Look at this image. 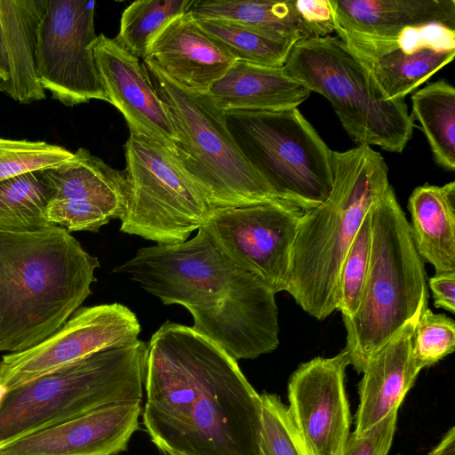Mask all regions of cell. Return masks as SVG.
Returning <instances> with one entry per match:
<instances>
[{"label": "cell", "instance_id": "obj_25", "mask_svg": "<svg viewBox=\"0 0 455 455\" xmlns=\"http://www.w3.org/2000/svg\"><path fill=\"white\" fill-rule=\"evenodd\" d=\"M411 233L421 259L435 274L455 271V182L417 187L408 200Z\"/></svg>", "mask_w": 455, "mask_h": 455}, {"label": "cell", "instance_id": "obj_17", "mask_svg": "<svg viewBox=\"0 0 455 455\" xmlns=\"http://www.w3.org/2000/svg\"><path fill=\"white\" fill-rule=\"evenodd\" d=\"M141 401L106 405L18 439L0 455H116L140 429Z\"/></svg>", "mask_w": 455, "mask_h": 455}, {"label": "cell", "instance_id": "obj_6", "mask_svg": "<svg viewBox=\"0 0 455 455\" xmlns=\"http://www.w3.org/2000/svg\"><path fill=\"white\" fill-rule=\"evenodd\" d=\"M147 344L96 353L15 388L0 387V450L98 408L143 396Z\"/></svg>", "mask_w": 455, "mask_h": 455}, {"label": "cell", "instance_id": "obj_26", "mask_svg": "<svg viewBox=\"0 0 455 455\" xmlns=\"http://www.w3.org/2000/svg\"><path fill=\"white\" fill-rule=\"evenodd\" d=\"M412 118L419 120L435 162L455 170V89L441 79L411 95Z\"/></svg>", "mask_w": 455, "mask_h": 455}, {"label": "cell", "instance_id": "obj_34", "mask_svg": "<svg viewBox=\"0 0 455 455\" xmlns=\"http://www.w3.org/2000/svg\"><path fill=\"white\" fill-rule=\"evenodd\" d=\"M45 217L48 222L62 227L69 233L98 232L111 220L98 205L72 199H51L46 207Z\"/></svg>", "mask_w": 455, "mask_h": 455}, {"label": "cell", "instance_id": "obj_21", "mask_svg": "<svg viewBox=\"0 0 455 455\" xmlns=\"http://www.w3.org/2000/svg\"><path fill=\"white\" fill-rule=\"evenodd\" d=\"M333 28L389 37L408 28L441 24L455 29V0H328Z\"/></svg>", "mask_w": 455, "mask_h": 455}, {"label": "cell", "instance_id": "obj_22", "mask_svg": "<svg viewBox=\"0 0 455 455\" xmlns=\"http://www.w3.org/2000/svg\"><path fill=\"white\" fill-rule=\"evenodd\" d=\"M48 0H0V28L8 78L1 92L28 104L46 98L36 68L38 33Z\"/></svg>", "mask_w": 455, "mask_h": 455}, {"label": "cell", "instance_id": "obj_29", "mask_svg": "<svg viewBox=\"0 0 455 455\" xmlns=\"http://www.w3.org/2000/svg\"><path fill=\"white\" fill-rule=\"evenodd\" d=\"M195 19V18H194ZM235 60L282 68L295 43L277 41L231 21L195 19Z\"/></svg>", "mask_w": 455, "mask_h": 455}, {"label": "cell", "instance_id": "obj_39", "mask_svg": "<svg viewBox=\"0 0 455 455\" xmlns=\"http://www.w3.org/2000/svg\"><path fill=\"white\" fill-rule=\"evenodd\" d=\"M1 82H2V80H1V78H0V84H1ZM0 92H1V87H0Z\"/></svg>", "mask_w": 455, "mask_h": 455}, {"label": "cell", "instance_id": "obj_15", "mask_svg": "<svg viewBox=\"0 0 455 455\" xmlns=\"http://www.w3.org/2000/svg\"><path fill=\"white\" fill-rule=\"evenodd\" d=\"M349 364L343 349L334 356H318L299 364L290 377L287 407L313 455H342L351 434L345 390Z\"/></svg>", "mask_w": 455, "mask_h": 455}, {"label": "cell", "instance_id": "obj_32", "mask_svg": "<svg viewBox=\"0 0 455 455\" xmlns=\"http://www.w3.org/2000/svg\"><path fill=\"white\" fill-rule=\"evenodd\" d=\"M73 156L65 148L45 141L0 138V182L60 164Z\"/></svg>", "mask_w": 455, "mask_h": 455}, {"label": "cell", "instance_id": "obj_9", "mask_svg": "<svg viewBox=\"0 0 455 455\" xmlns=\"http://www.w3.org/2000/svg\"><path fill=\"white\" fill-rule=\"evenodd\" d=\"M225 119L241 152L283 201L307 211L326 200L331 150L297 108L228 111Z\"/></svg>", "mask_w": 455, "mask_h": 455}, {"label": "cell", "instance_id": "obj_3", "mask_svg": "<svg viewBox=\"0 0 455 455\" xmlns=\"http://www.w3.org/2000/svg\"><path fill=\"white\" fill-rule=\"evenodd\" d=\"M98 259L64 228L0 229V352L57 331L92 294Z\"/></svg>", "mask_w": 455, "mask_h": 455}, {"label": "cell", "instance_id": "obj_24", "mask_svg": "<svg viewBox=\"0 0 455 455\" xmlns=\"http://www.w3.org/2000/svg\"><path fill=\"white\" fill-rule=\"evenodd\" d=\"M51 192V199L90 202L111 220L121 219L128 202L125 172L80 148L71 159L39 171Z\"/></svg>", "mask_w": 455, "mask_h": 455}, {"label": "cell", "instance_id": "obj_27", "mask_svg": "<svg viewBox=\"0 0 455 455\" xmlns=\"http://www.w3.org/2000/svg\"><path fill=\"white\" fill-rule=\"evenodd\" d=\"M51 192L40 172L0 182V229L34 231L52 226L45 217Z\"/></svg>", "mask_w": 455, "mask_h": 455}, {"label": "cell", "instance_id": "obj_33", "mask_svg": "<svg viewBox=\"0 0 455 455\" xmlns=\"http://www.w3.org/2000/svg\"><path fill=\"white\" fill-rule=\"evenodd\" d=\"M455 348V322L444 314H435L426 307L413 332L411 360L419 372L451 354Z\"/></svg>", "mask_w": 455, "mask_h": 455}, {"label": "cell", "instance_id": "obj_35", "mask_svg": "<svg viewBox=\"0 0 455 455\" xmlns=\"http://www.w3.org/2000/svg\"><path fill=\"white\" fill-rule=\"evenodd\" d=\"M398 410L363 435L351 433L342 455H387L396 428Z\"/></svg>", "mask_w": 455, "mask_h": 455}, {"label": "cell", "instance_id": "obj_8", "mask_svg": "<svg viewBox=\"0 0 455 455\" xmlns=\"http://www.w3.org/2000/svg\"><path fill=\"white\" fill-rule=\"evenodd\" d=\"M286 75L326 98L358 145L401 153L415 126L404 100H388L360 60L337 36L296 42L283 66Z\"/></svg>", "mask_w": 455, "mask_h": 455}, {"label": "cell", "instance_id": "obj_14", "mask_svg": "<svg viewBox=\"0 0 455 455\" xmlns=\"http://www.w3.org/2000/svg\"><path fill=\"white\" fill-rule=\"evenodd\" d=\"M334 32L388 100H404L455 56V29L441 24L408 28L389 37Z\"/></svg>", "mask_w": 455, "mask_h": 455}, {"label": "cell", "instance_id": "obj_11", "mask_svg": "<svg viewBox=\"0 0 455 455\" xmlns=\"http://www.w3.org/2000/svg\"><path fill=\"white\" fill-rule=\"evenodd\" d=\"M95 1L48 0L36 51L43 88L68 107L91 100L108 101L96 68L93 47Z\"/></svg>", "mask_w": 455, "mask_h": 455}, {"label": "cell", "instance_id": "obj_38", "mask_svg": "<svg viewBox=\"0 0 455 455\" xmlns=\"http://www.w3.org/2000/svg\"><path fill=\"white\" fill-rule=\"evenodd\" d=\"M0 78L2 82H4L8 78V69H7V63H6V58L3 44V39H2V32L0 28Z\"/></svg>", "mask_w": 455, "mask_h": 455}, {"label": "cell", "instance_id": "obj_16", "mask_svg": "<svg viewBox=\"0 0 455 455\" xmlns=\"http://www.w3.org/2000/svg\"><path fill=\"white\" fill-rule=\"evenodd\" d=\"M93 54L108 102L123 114L129 129L172 150L177 134L144 62L104 34L98 36Z\"/></svg>", "mask_w": 455, "mask_h": 455}, {"label": "cell", "instance_id": "obj_10", "mask_svg": "<svg viewBox=\"0 0 455 455\" xmlns=\"http://www.w3.org/2000/svg\"><path fill=\"white\" fill-rule=\"evenodd\" d=\"M128 202L120 230L157 244L187 241L212 207L172 154L130 129L124 146Z\"/></svg>", "mask_w": 455, "mask_h": 455}, {"label": "cell", "instance_id": "obj_36", "mask_svg": "<svg viewBox=\"0 0 455 455\" xmlns=\"http://www.w3.org/2000/svg\"><path fill=\"white\" fill-rule=\"evenodd\" d=\"M435 307L455 313V271L437 273L428 279Z\"/></svg>", "mask_w": 455, "mask_h": 455}, {"label": "cell", "instance_id": "obj_2", "mask_svg": "<svg viewBox=\"0 0 455 455\" xmlns=\"http://www.w3.org/2000/svg\"><path fill=\"white\" fill-rule=\"evenodd\" d=\"M113 272L164 305L186 307L192 328L235 360L255 359L279 345L275 292L236 266L204 227L183 243L140 248Z\"/></svg>", "mask_w": 455, "mask_h": 455}, {"label": "cell", "instance_id": "obj_20", "mask_svg": "<svg viewBox=\"0 0 455 455\" xmlns=\"http://www.w3.org/2000/svg\"><path fill=\"white\" fill-rule=\"evenodd\" d=\"M420 314L369 357L358 384L355 435H363L398 410L412 387L419 372L412 364L411 343Z\"/></svg>", "mask_w": 455, "mask_h": 455}, {"label": "cell", "instance_id": "obj_1", "mask_svg": "<svg viewBox=\"0 0 455 455\" xmlns=\"http://www.w3.org/2000/svg\"><path fill=\"white\" fill-rule=\"evenodd\" d=\"M143 384V425L164 455H260V395L192 327L167 321L152 335Z\"/></svg>", "mask_w": 455, "mask_h": 455}, {"label": "cell", "instance_id": "obj_30", "mask_svg": "<svg viewBox=\"0 0 455 455\" xmlns=\"http://www.w3.org/2000/svg\"><path fill=\"white\" fill-rule=\"evenodd\" d=\"M260 398L259 454L313 455L280 397L263 393Z\"/></svg>", "mask_w": 455, "mask_h": 455}, {"label": "cell", "instance_id": "obj_12", "mask_svg": "<svg viewBox=\"0 0 455 455\" xmlns=\"http://www.w3.org/2000/svg\"><path fill=\"white\" fill-rule=\"evenodd\" d=\"M304 212L284 202L216 207L203 227L236 266L277 293L288 288L292 245Z\"/></svg>", "mask_w": 455, "mask_h": 455}, {"label": "cell", "instance_id": "obj_5", "mask_svg": "<svg viewBox=\"0 0 455 455\" xmlns=\"http://www.w3.org/2000/svg\"><path fill=\"white\" fill-rule=\"evenodd\" d=\"M369 269L355 314L343 320L350 364L362 373L369 357L428 305L422 259L410 224L388 186L371 209Z\"/></svg>", "mask_w": 455, "mask_h": 455}, {"label": "cell", "instance_id": "obj_31", "mask_svg": "<svg viewBox=\"0 0 455 455\" xmlns=\"http://www.w3.org/2000/svg\"><path fill=\"white\" fill-rule=\"evenodd\" d=\"M371 243V211L366 215L342 262L338 283V304L343 320L357 311L370 263Z\"/></svg>", "mask_w": 455, "mask_h": 455}, {"label": "cell", "instance_id": "obj_28", "mask_svg": "<svg viewBox=\"0 0 455 455\" xmlns=\"http://www.w3.org/2000/svg\"><path fill=\"white\" fill-rule=\"evenodd\" d=\"M193 0H140L122 13L115 38L142 60L158 35L175 19L187 12Z\"/></svg>", "mask_w": 455, "mask_h": 455}, {"label": "cell", "instance_id": "obj_4", "mask_svg": "<svg viewBox=\"0 0 455 455\" xmlns=\"http://www.w3.org/2000/svg\"><path fill=\"white\" fill-rule=\"evenodd\" d=\"M331 156L332 187L326 200L299 220L286 291L317 320L337 310L344 258L363 220L390 186L383 156L370 146L331 150Z\"/></svg>", "mask_w": 455, "mask_h": 455}, {"label": "cell", "instance_id": "obj_40", "mask_svg": "<svg viewBox=\"0 0 455 455\" xmlns=\"http://www.w3.org/2000/svg\"><path fill=\"white\" fill-rule=\"evenodd\" d=\"M396 455H402V454L398 453V454H396Z\"/></svg>", "mask_w": 455, "mask_h": 455}, {"label": "cell", "instance_id": "obj_19", "mask_svg": "<svg viewBox=\"0 0 455 455\" xmlns=\"http://www.w3.org/2000/svg\"><path fill=\"white\" fill-rule=\"evenodd\" d=\"M143 61L186 90L207 92L236 60L187 12L158 35Z\"/></svg>", "mask_w": 455, "mask_h": 455}, {"label": "cell", "instance_id": "obj_37", "mask_svg": "<svg viewBox=\"0 0 455 455\" xmlns=\"http://www.w3.org/2000/svg\"><path fill=\"white\" fill-rule=\"evenodd\" d=\"M427 455H455V427H451Z\"/></svg>", "mask_w": 455, "mask_h": 455}, {"label": "cell", "instance_id": "obj_13", "mask_svg": "<svg viewBox=\"0 0 455 455\" xmlns=\"http://www.w3.org/2000/svg\"><path fill=\"white\" fill-rule=\"evenodd\" d=\"M140 324L120 303L77 309L36 346L0 360V385L6 390L67 367L96 353L137 341Z\"/></svg>", "mask_w": 455, "mask_h": 455}, {"label": "cell", "instance_id": "obj_18", "mask_svg": "<svg viewBox=\"0 0 455 455\" xmlns=\"http://www.w3.org/2000/svg\"><path fill=\"white\" fill-rule=\"evenodd\" d=\"M195 19L223 20L277 41H298L334 32L328 0H193Z\"/></svg>", "mask_w": 455, "mask_h": 455}, {"label": "cell", "instance_id": "obj_23", "mask_svg": "<svg viewBox=\"0 0 455 455\" xmlns=\"http://www.w3.org/2000/svg\"><path fill=\"white\" fill-rule=\"evenodd\" d=\"M207 93L228 111H278L299 107L311 92L282 68L236 60Z\"/></svg>", "mask_w": 455, "mask_h": 455}, {"label": "cell", "instance_id": "obj_7", "mask_svg": "<svg viewBox=\"0 0 455 455\" xmlns=\"http://www.w3.org/2000/svg\"><path fill=\"white\" fill-rule=\"evenodd\" d=\"M143 62L177 134L170 152L212 208L287 203L241 152L228 131L225 112L207 92L186 90L152 63Z\"/></svg>", "mask_w": 455, "mask_h": 455}]
</instances>
